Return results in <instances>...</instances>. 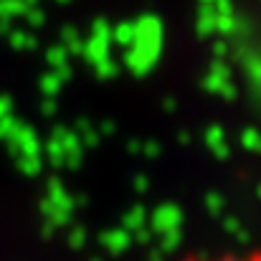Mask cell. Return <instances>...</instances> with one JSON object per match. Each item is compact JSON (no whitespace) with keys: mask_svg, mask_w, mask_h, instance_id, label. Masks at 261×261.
Here are the masks:
<instances>
[{"mask_svg":"<svg viewBox=\"0 0 261 261\" xmlns=\"http://www.w3.org/2000/svg\"><path fill=\"white\" fill-rule=\"evenodd\" d=\"M185 261H261V251H246V254H216V256H198Z\"/></svg>","mask_w":261,"mask_h":261,"instance_id":"obj_1","label":"cell"}]
</instances>
